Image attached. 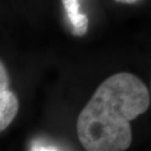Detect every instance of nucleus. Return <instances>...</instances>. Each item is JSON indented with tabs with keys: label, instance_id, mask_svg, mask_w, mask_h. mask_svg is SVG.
I'll return each mask as SVG.
<instances>
[{
	"label": "nucleus",
	"instance_id": "1",
	"mask_svg": "<svg viewBox=\"0 0 151 151\" xmlns=\"http://www.w3.org/2000/svg\"><path fill=\"white\" fill-rule=\"evenodd\" d=\"M145 83L121 72L100 83L77 120V134L87 151H124L132 144L131 122L150 105Z\"/></svg>",
	"mask_w": 151,
	"mask_h": 151
},
{
	"label": "nucleus",
	"instance_id": "2",
	"mask_svg": "<svg viewBox=\"0 0 151 151\" xmlns=\"http://www.w3.org/2000/svg\"><path fill=\"white\" fill-rule=\"evenodd\" d=\"M7 84H0V131L10 126L19 111V100Z\"/></svg>",
	"mask_w": 151,
	"mask_h": 151
},
{
	"label": "nucleus",
	"instance_id": "3",
	"mask_svg": "<svg viewBox=\"0 0 151 151\" xmlns=\"http://www.w3.org/2000/svg\"><path fill=\"white\" fill-rule=\"evenodd\" d=\"M75 37H83L88 29V18L81 12L80 0H61Z\"/></svg>",
	"mask_w": 151,
	"mask_h": 151
},
{
	"label": "nucleus",
	"instance_id": "4",
	"mask_svg": "<svg viewBox=\"0 0 151 151\" xmlns=\"http://www.w3.org/2000/svg\"><path fill=\"white\" fill-rule=\"evenodd\" d=\"M118 3H122V4H137L140 0H115Z\"/></svg>",
	"mask_w": 151,
	"mask_h": 151
}]
</instances>
